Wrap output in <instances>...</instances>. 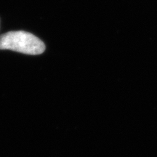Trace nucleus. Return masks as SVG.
Returning a JSON list of instances; mask_svg holds the SVG:
<instances>
[{"instance_id": "nucleus-1", "label": "nucleus", "mask_w": 157, "mask_h": 157, "mask_svg": "<svg viewBox=\"0 0 157 157\" xmlns=\"http://www.w3.org/2000/svg\"><path fill=\"white\" fill-rule=\"evenodd\" d=\"M44 43L35 35L24 31H9L0 35V50L37 56L45 51Z\"/></svg>"}]
</instances>
